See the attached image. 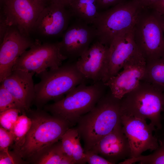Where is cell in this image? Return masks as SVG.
<instances>
[{"label":"cell","instance_id":"32","mask_svg":"<svg viewBox=\"0 0 164 164\" xmlns=\"http://www.w3.org/2000/svg\"><path fill=\"white\" fill-rule=\"evenodd\" d=\"M9 27L7 25L3 15L0 16V42L2 41L5 34Z\"/></svg>","mask_w":164,"mask_h":164},{"label":"cell","instance_id":"1","mask_svg":"<svg viewBox=\"0 0 164 164\" xmlns=\"http://www.w3.org/2000/svg\"><path fill=\"white\" fill-rule=\"evenodd\" d=\"M108 89L76 124L75 128L83 141L84 152L91 149L121 121V99L115 97Z\"/></svg>","mask_w":164,"mask_h":164},{"label":"cell","instance_id":"33","mask_svg":"<svg viewBox=\"0 0 164 164\" xmlns=\"http://www.w3.org/2000/svg\"><path fill=\"white\" fill-rule=\"evenodd\" d=\"M160 14H164V0H158L149 8Z\"/></svg>","mask_w":164,"mask_h":164},{"label":"cell","instance_id":"28","mask_svg":"<svg viewBox=\"0 0 164 164\" xmlns=\"http://www.w3.org/2000/svg\"><path fill=\"white\" fill-rule=\"evenodd\" d=\"M80 138L77 132L74 137L72 156L76 164H84L87 162L84 148H82L80 143Z\"/></svg>","mask_w":164,"mask_h":164},{"label":"cell","instance_id":"6","mask_svg":"<svg viewBox=\"0 0 164 164\" xmlns=\"http://www.w3.org/2000/svg\"><path fill=\"white\" fill-rule=\"evenodd\" d=\"M142 9L136 1L132 0L100 12L93 25L97 40L109 47L118 34L134 26Z\"/></svg>","mask_w":164,"mask_h":164},{"label":"cell","instance_id":"37","mask_svg":"<svg viewBox=\"0 0 164 164\" xmlns=\"http://www.w3.org/2000/svg\"><path fill=\"white\" fill-rule=\"evenodd\" d=\"M37 2L42 4L44 7L45 6L50 2V0H36Z\"/></svg>","mask_w":164,"mask_h":164},{"label":"cell","instance_id":"17","mask_svg":"<svg viewBox=\"0 0 164 164\" xmlns=\"http://www.w3.org/2000/svg\"><path fill=\"white\" fill-rule=\"evenodd\" d=\"M90 150L104 157L112 164L130 158V145L123 132L121 121Z\"/></svg>","mask_w":164,"mask_h":164},{"label":"cell","instance_id":"39","mask_svg":"<svg viewBox=\"0 0 164 164\" xmlns=\"http://www.w3.org/2000/svg\"><path fill=\"white\" fill-rule=\"evenodd\" d=\"M5 0H0L1 6L2 5Z\"/></svg>","mask_w":164,"mask_h":164},{"label":"cell","instance_id":"26","mask_svg":"<svg viewBox=\"0 0 164 164\" xmlns=\"http://www.w3.org/2000/svg\"><path fill=\"white\" fill-rule=\"evenodd\" d=\"M77 132L75 128H70L63 134L61 140L64 152L67 155L72 158L74 137Z\"/></svg>","mask_w":164,"mask_h":164},{"label":"cell","instance_id":"11","mask_svg":"<svg viewBox=\"0 0 164 164\" xmlns=\"http://www.w3.org/2000/svg\"><path fill=\"white\" fill-rule=\"evenodd\" d=\"M97 36L93 25L76 19L63 34L60 42L61 52L69 61L77 59L87 50Z\"/></svg>","mask_w":164,"mask_h":164},{"label":"cell","instance_id":"25","mask_svg":"<svg viewBox=\"0 0 164 164\" xmlns=\"http://www.w3.org/2000/svg\"><path fill=\"white\" fill-rule=\"evenodd\" d=\"M13 108L24 111L11 94L1 85L0 86V112Z\"/></svg>","mask_w":164,"mask_h":164},{"label":"cell","instance_id":"34","mask_svg":"<svg viewBox=\"0 0 164 164\" xmlns=\"http://www.w3.org/2000/svg\"><path fill=\"white\" fill-rule=\"evenodd\" d=\"M142 9L149 8L158 0H135Z\"/></svg>","mask_w":164,"mask_h":164},{"label":"cell","instance_id":"14","mask_svg":"<svg viewBox=\"0 0 164 164\" xmlns=\"http://www.w3.org/2000/svg\"><path fill=\"white\" fill-rule=\"evenodd\" d=\"M146 63L143 57L128 61L121 71L110 78L105 85L115 97L121 99L135 88L143 80Z\"/></svg>","mask_w":164,"mask_h":164},{"label":"cell","instance_id":"8","mask_svg":"<svg viewBox=\"0 0 164 164\" xmlns=\"http://www.w3.org/2000/svg\"><path fill=\"white\" fill-rule=\"evenodd\" d=\"M66 59L61 52L60 42L42 43L36 40L19 58L12 70L32 72L38 75L48 68L59 67Z\"/></svg>","mask_w":164,"mask_h":164},{"label":"cell","instance_id":"36","mask_svg":"<svg viewBox=\"0 0 164 164\" xmlns=\"http://www.w3.org/2000/svg\"><path fill=\"white\" fill-rule=\"evenodd\" d=\"M72 0H50L53 1L60 3L66 6H68L69 4Z\"/></svg>","mask_w":164,"mask_h":164},{"label":"cell","instance_id":"4","mask_svg":"<svg viewBox=\"0 0 164 164\" xmlns=\"http://www.w3.org/2000/svg\"><path fill=\"white\" fill-rule=\"evenodd\" d=\"M107 88L101 80L90 85L83 82L71 90L65 97L46 105L45 108L53 115L68 122L72 126L94 107L106 93Z\"/></svg>","mask_w":164,"mask_h":164},{"label":"cell","instance_id":"18","mask_svg":"<svg viewBox=\"0 0 164 164\" xmlns=\"http://www.w3.org/2000/svg\"><path fill=\"white\" fill-rule=\"evenodd\" d=\"M32 72L15 70L0 82L13 95L24 111H28L34 101L35 90Z\"/></svg>","mask_w":164,"mask_h":164},{"label":"cell","instance_id":"9","mask_svg":"<svg viewBox=\"0 0 164 164\" xmlns=\"http://www.w3.org/2000/svg\"><path fill=\"white\" fill-rule=\"evenodd\" d=\"M1 6L0 14L8 26L16 28L27 37L33 31L36 22L44 7L36 0H5Z\"/></svg>","mask_w":164,"mask_h":164},{"label":"cell","instance_id":"20","mask_svg":"<svg viewBox=\"0 0 164 164\" xmlns=\"http://www.w3.org/2000/svg\"><path fill=\"white\" fill-rule=\"evenodd\" d=\"M142 80L164 92V56L146 62Z\"/></svg>","mask_w":164,"mask_h":164},{"label":"cell","instance_id":"13","mask_svg":"<svg viewBox=\"0 0 164 164\" xmlns=\"http://www.w3.org/2000/svg\"><path fill=\"white\" fill-rule=\"evenodd\" d=\"M34 42L22 35L16 28L9 27L0 43V82L10 74L17 60Z\"/></svg>","mask_w":164,"mask_h":164},{"label":"cell","instance_id":"38","mask_svg":"<svg viewBox=\"0 0 164 164\" xmlns=\"http://www.w3.org/2000/svg\"><path fill=\"white\" fill-rule=\"evenodd\" d=\"M163 95H164V104H163V110H162V121H163V125H162V128L161 131H162L164 132V92H163Z\"/></svg>","mask_w":164,"mask_h":164},{"label":"cell","instance_id":"16","mask_svg":"<svg viewBox=\"0 0 164 164\" xmlns=\"http://www.w3.org/2000/svg\"><path fill=\"white\" fill-rule=\"evenodd\" d=\"M66 7L58 2L50 1L40 13L33 31L47 36H58L62 34L68 27L72 16Z\"/></svg>","mask_w":164,"mask_h":164},{"label":"cell","instance_id":"10","mask_svg":"<svg viewBox=\"0 0 164 164\" xmlns=\"http://www.w3.org/2000/svg\"><path fill=\"white\" fill-rule=\"evenodd\" d=\"M121 121L130 145V158L138 157L148 150L153 151L158 147L157 138L153 134L156 128L152 124H148L145 120L125 115H121Z\"/></svg>","mask_w":164,"mask_h":164},{"label":"cell","instance_id":"5","mask_svg":"<svg viewBox=\"0 0 164 164\" xmlns=\"http://www.w3.org/2000/svg\"><path fill=\"white\" fill-rule=\"evenodd\" d=\"M40 80L35 84L34 101L41 106L51 100L57 101L87 80L75 61H69L59 67L37 75Z\"/></svg>","mask_w":164,"mask_h":164},{"label":"cell","instance_id":"23","mask_svg":"<svg viewBox=\"0 0 164 164\" xmlns=\"http://www.w3.org/2000/svg\"><path fill=\"white\" fill-rule=\"evenodd\" d=\"M66 155L63 149L61 141L58 142L39 156L36 159V163L39 164H61L62 159Z\"/></svg>","mask_w":164,"mask_h":164},{"label":"cell","instance_id":"2","mask_svg":"<svg viewBox=\"0 0 164 164\" xmlns=\"http://www.w3.org/2000/svg\"><path fill=\"white\" fill-rule=\"evenodd\" d=\"M32 124L19 155L24 158L36 159L48 148L61 140L71 126L66 121L59 117L34 112Z\"/></svg>","mask_w":164,"mask_h":164},{"label":"cell","instance_id":"15","mask_svg":"<svg viewBox=\"0 0 164 164\" xmlns=\"http://www.w3.org/2000/svg\"><path fill=\"white\" fill-rule=\"evenodd\" d=\"M109 47L97 40L76 61L77 65L87 79L104 83L108 65Z\"/></svg>","mask_w":164,"mask_h":164},{"label":"cell","instance_id":"29","mask_svg":"<svg viewBox=\"0 0 164 164\" xmlns=\"http://www.w3.org/2000/svg\"><path fill=\"white\" fill-rule=\"evenodd\" d=\"M86 161L89 164H112L105 159L91 150L84 152Z\"/></svg>","mask_w":164,"mask_h":164},{"label":"cell","instance_id":"31","mask_svg":"<svg viewBox=\"0 0 164 164\" xmlns=\"http://www.w3.org/2000/svg\"><path fill=\"white\" fill-rule=\"evenodd\" d=\"M19 162V160H17L11 154L9 155L5 152H0V164H14L18 163Z\"/></svg>","mask_w":164,"mask_h":164},{"label":"cell","instance_id":"19","mask_svg":"<svg viewBox=\"0 0 164 164\" xmlns=\"http://www.w3.org/2000/svg\"><path fill=\"white\" fill-rule=\"evenodd\" d=\"M68 7L72 16L93 25L100 12L97 0H72Z\"/></svg>","mask_w":164,"mask_h":164},{"label":"cell","instance_id":"35","mask_svg":"<svg viewBox=\"0 0 164 164\" xmlns=\"http://www.w3.org/2000/svg\"><path fill=\"white\" fill-rule=\"evenodd\" d=\"M158 17L164 32V14H160L153 10Z\"/></svg>","mask_w":164,"mask_h":164},{"label":"cell","instance_id":"12","mask_svg":"<svg viewBox=\"0 0 164 164\" xmlns=\"http://www.w3.org/2000/svg\"><path fill=\"white\" fill-rule=\"evenodd\" d=\"M134 26L118 34L110 44L104 83L120 72L128 61L143 57L134 41Z\"/></svg>","mask_w":164,"mask_h":164},{"label":"cell","instance_id":"3","mask_svg":"<svg viewBox=\"0 0 164 164\" xmlns=\"http://www.w3.org/2000/svg\"><path fill=\"white\" fill-rule=\"evenodd\" d=\"M163 92L142 80L134 89L121 99V115L149 119L156 130L162 128Z\"/></svg>","mask_w":164,"mask_h":164},{"label":"cell","instance_id":"24","mask_svg":"<svg viewBox=\"0 0 164 164\" xmlns=\"http://www.w3.org/2000/svg\"><path fill=\"white\" fill-rule=\"evenodd\" d=\"M22 111L19 109L13 108L0 112V126L11 131Z\"/></svg>","mask_w":164,"mask_h":164},{"label":"cell","instance_id":"27","mask_svg":"<svg viewBox=\"0 0 164 164\" xmlns=\"http://www.w3.org/2000/svg\"><path fill=\"white\" fill-rule=\"evenodd\" d=\"M14 136L11 131L8 130L0 126V151L9 155L11 154L9 148L13 142Z\"/></svg>","mask_w":164,"mask_h":164},{"label":"cell","instance_id":"7","mask_svg":"<svg viewBox=\"0 0 164 164\" xmlns=\"http://www.w3.org/2000/svg\"><path fill=\"white\" fill-rule=\"evenodd\" d=\"M133 29L134 41L146 62L164 56V32L153 10L149 13L142 9Z\"/></svg>","mask_w":164,"mask_h":164},{"label":"cell","instance_id":"22","mask_svg":"<svg viewBox=\"0 0 164 164\" xmlns=\"http://www.w3.org/2000/svg\"><path fill=\"white\" fill-rule=\"evenodd\" d=\"M32 124L31 118L23 114L20 115L11 131L14 136L16 151L18 153L23 146L26 135Z\"/></svg>","mask_w":164,"mask_h":164},{"label":"cell","instance_id":"21","mask_svg":"<svg viewBox=\"0 0 164 164\" xmlns=\"http://www.w3.org/2000/svg\"><path fill=\"white\" fill-rule=\"evenodd\" d=\"M154 135L157 138L158 147L148 155H141L136 158H130L125 160V164H132L139 162L140 164H164V132L156 131Z\"/></svg>","mask_w":164,"mask_h":164},{"label":"cell","instance_id":"30","mask_svg":"<svg viewBox=\"0 0 164 164\" xmlns=\"http://www.w3.org/2000/svg\"><path fill=\"white\" fill-rule=\"evenodd\" d=\"M124 0H97L99 11L104 9L111 6H114L125 2ZM112 6V7H113Z\"/></svg>","mask_w":164,"mask_h":164}]
</instances>
